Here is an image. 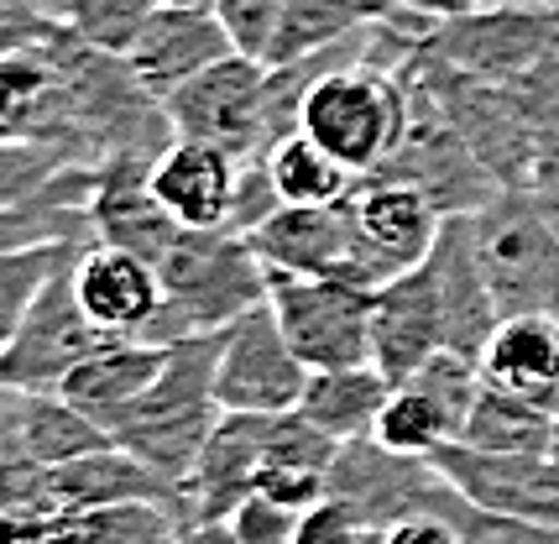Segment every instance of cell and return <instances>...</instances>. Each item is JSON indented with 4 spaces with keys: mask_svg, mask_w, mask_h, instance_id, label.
<instances>
[{
    "mask_svg": "<svg viewBox=\"0 0 559 544\" xmlns=\"http://www.w3.org/2000/svg\"><path fill=\"white\" fill-rule=\"evenodd\" d=\"M157 272H163V309L136 335L152 346L219 335L246 309L267 304V262L236 230H183Z\"/></svg>",
    "mask_w": 559,
    "mask_h": 544,
    "instance_id": "1",
    "label": "cell"
},
{
    "mask_svg": "<svg viewBox=\"0 0 559 544\" xmlns=\"http://www.w3.org/2000/svg\"><path fill=\"white\" fill-rule=\"evenodd\" d=\"M476 508L508 513V519L538 523L559 534V461L555 456H487L461 440L439 446L429 456Z\"/></svg>",
    "mask_w": 559,
    "mask_h": 544,
    "instance_id": "11",
    "label": "cell"
},
{
    "mask_svg": "<svg viewBox=\"0 0 559 544\" xmlns=\"http://www.w3.org/2000/svg\"><path fill=\"white\" fill-rule=\"evenodd\" d=\"M461 502H465V493H455L450 508H429V513H408V519L388 523V529H382V544H465L461 523H455Z\"/></svg>",
    "mask_w": 559,
    "mask_h": 544,
    "instance_id": "33",
    "label": "cell"
},
{
    "mask_svg": "<svg viewBox=\"0 0 559 544\" xmlns=\"http://www.w3.org/2000/svg\"><path fill=\"white\" fill-rule=\"evenodd\" d=\"M309 377L314 371L288 346L272 304H257L236 324L219 330L215 398L225 414H293L304 403Z\"/></svg>",
    "mask_w": 559,
    "mask_h": 544,
    "instance_id": "8",
    "label": "cell"
},
{
    "mask_svg": "<svg viewBox=\"0 0 559 544\" xmlns=\"http://www.w3.org/2000/svg\"><path fill=\"white\" fill-rule=\"evenodd\" d=\"M461 435V424L444 414V403H439L429 388H418L414 377L408 382H397L392 398L382 403V414H377V429H371V440L392 456H414V461H429L439 446H450Z\"/></svg>",
    "mask_w": 559,
    "mask_h": 544,
    "instance_id": "27",
    "label": "cell"
},
{
    "mask_svg": "<svg viewBox=\"0 0 559 544\" xmlns=\"http://www.w3.org/2000/svg\"><path fill=\"white\" fill-rule=\"evenodd\" d=\"M116 341L126 335L90 320V309L79 304V288H73V268H63L26 309V320L0 341V382L16 393H58L73 367H84L95 351L116 346Z\"/></svg>",
    "mask_w": 559,
    "mask_h": 544,
    "instance_id": "6",
    "label": "cell"
},
{
    "mask_svg": "<svg viewBox=\"0 0 559 544\" xmlns=\"http://www.w3.org/2000/svg\"><path fill=\"white\" fill-rule=\"evenodd\" d=\"M549 456H555V461H559V429H555V450H549Z\"/></svg>",
    "mask_w": 559,
    "mask_h": 544,
    "instance_id": "40",
    "label": "cell"
},
{
    "mask_svg": "<svg viewBox=\"0 0 559 544\" xmlns=\"http://www.w3.org/2000/svg\"><path fill=\"white\" fill-rule=\"evenodd\" d=\"M439 351H444V309H439V283L424 257L418 268L388 277L371 298V362L392 382H408Z\"/></svg>",
    "mask_w": 559,
    "mask_h": 544,
    "instance_id": "14",
    "label": "cell"
},
{
    "mask_svg": "<svg viewBox=\"0 0 559 544\" xmlns=\"http://www.w3.org/2000/svg\"><path fill=\"white\" fill-rule=\"evenodd\" d=\"M189 544H236V540L225 534V523H215V529H199V534H194Z\"/></svg>",
    "mask_w": 559,
    "mask_h": 544,
    "instance_id": "38",
    "label": "cell"
},
{
    "mask_svg": "<svg viewBox=\"0 0 559 544\" xmlns=\"http://www.w3.org/2000/svg\"><path fill=\"white\" fill-rule=\"evenodd\" d=\"M403 11H414L424 22H455V16H471V11H481L487 0H397Z\"/></svg>",
    "mask_w": 559,
    "mask_h": 544,
    "instance_id": "36",
    "label": "cell"
},
{
    "mask_svg": "<svg viewBox=\"0 0 559 544\" xmlns=\"http://www.w3.org/2000/svg\"><path fill=\"white\" fill-rule=\"evenodd\" d=\"M298 523H304V513L298 508H288V502H272V497L251 493L225 519V534L236 544H293L298 540Z\"/></svg>",
    "mask_w": 559,
    "mask_h": 544,
    "instance_id": "32",
    "label": "cell"
},
{
    "mask_svg": "<svg viewBox=\"0 0 559 544\" xmlns=\"http://www.w3.org/2000/svg\"><path fill=\"white\" fill-rule=\"evenodd\" d=\"M559 414L544 403H528L518 393H502L481 382V398L461 429V446L487 450V456H549L555 450Z\"/></svg>",
    "mask_w": 559,
    "mask_h": 544,
    "instance_id": "25",
    "label": "cell"
},
{
    "mask_svg": "<svg viewBox=\"0 0 559 544\" xmlns=\"http://www.w3.org/2000/svg\"><path fill=\"white\" fill-rule=\"evenodd\" d=\"M69 0H5V22H63Z\"/></svg>",
    "mask_w": 559,
    "mask_h": 544,
    "instance_id": "37",
    "label": "cell"
},
{
    "mask_svg": "<svg viewBox=\"0 0 559 544\" xmlns=\"http://www.w3.org/2000/svg\"><path fill=\"white\" fill-rule=\"evenodd\" d=\"M246 241L267 262V272L345 277V283H361V288H382V272L361 247L350 194L335 199V204H283Z\"/></svg>",
    "mask_w": 559,
    "mask_h": 544,
    "instance_id": "10",
    "label": "cell"
},
{
    "mask_svg": "<svg viewBox=\"0 0 559 544\" xmlns=\"http://www.w3.org/2000/svg\"><path fill=\"white\" fill-rule=\"evenodd\" d=\"M215 16L225 22L236 52L272 63L277 37H283V26L293 16V0H215Z\"/></svg>",
    "mask_w": 559,
    "mask_h": 544,
    "instance_id": "31",
    "label": "cell"
},
{
    "mask_svg": "<svg viewBox=\"0 0 559 544\" xmlns=\"http://www.w3.org/2000/svg\"><path fill=\"white\" fill-rule=\"evenodd\" d=\"M84 247H63V241H43V247H11L0 257V341L26 320V309L37 304V294L48 288L63 268H73V257Z\"/></svg>",
    "mask_w": 559,
    "mask_h": 544,
    "instance_id": "29",
    "label": "cell"
},
{
    "mask_svg": "<svg viewBox=\"0 0 559 544\" xmlns=\"http://www.w3.org/2000/svg\"><path fill=\"white\" fill-rule=\"evenodd\" d=\"M555 37H559V5H555Z\"/></svg>",
    "mask_w": 559,
    "mask_h": 544,
    "instance_id": "41",
    "label": "cell"
},
{
    "mask_svg": "<svg viewBox=\"0 0 559 544\" xmlns=\"http://www.w3.org/2000/svg\"><path fill=\"white\" fill-rule=\"evenodd\" d=\"M73 288L79 304L90 309V320L116 330V335H142L163 309V272L136 251L110 247V241H90L73 257Z\"/></svg>",
    "mask_w": 559,
    "mask_h": 544,
    "instance_id": "19",
    "label": "cell"
},
{
    "mask_svg": "<svg viewBox=\"0 0 559 544\" xmlns=\"http://www.w3.org/2000/svg\"><path fill=\"white\" fill-rule=\"evenodd\" d=\"M388 22H424L414 11H403L397 0H293V16L277 37V52L272 63H293V58H309V52H324L335 43H350V37H366Z\"/></svg>",
    "mask_w": 559,
    "mask_h": 544,
    "instance_id": "24",
    "label": "cell"
},
{
    "mask_svg": "<svg viewBox=\"0 0 559 544\" xmlns=\"http://www.w3.org/2000/svg\"><path fill=\"white\" fill-rule=\"evenodd\" d=\"M267 79H272V63H262V58H246V52L219 58L215 69H204L199 79H189L183 90H173L163 99L173 137L225 147L241 163H262L272 152Z\"/></svg>",
    "mask_w": 559,
    "mask_h": 544,
    "instance_id": "4",
    "label": "cell"
},
{
    "mask_svg": "<svg viewBox=\"0 0 559 544\" xmlns=\"http://www.w3.org/2000/svg\"><path fill=\"white\" fill-rule=\"evenodd\" d=\"M429 272L439 283V309H444V351L481 362L502 324V309L491 298L487 268L476 257V236H471V215H450L439 230L435 251H429Z\"/></svg>",
    "mask_w": 559,
    "mask_h": 544,
    "instance_id": "15",
    "label": "cell"
},
{
    "mask_svg": "<svg viewBox=\"0 0 559 544\" xmlns=\"http://www.w3.org/2000/svg\"><path fill=\"white\" fill-rule=\"evenodd\" d=\"M481 377L502 393H518L559 414V320L555 315L502 320L481 356Z\"/></svg>",
    "mask_w": 559,
    "mask_h": 544,
    "instance_id": "21",
    "label": "cell"
},
{
    "mask_svg": "<svg viewBox=\"0 0 559 544\" xmlns=\"http://www.w3.org/2000/svg\"><path fill=\"white\" fill-rule=\"evenodd\" d=\"M267 174L283 204H335L356 189V174L330 147H319L309 131H293L267 152Z\"/></svg>",
    "mask_w": 559,
    "mask_h": 544,
    "instance_id": "28",
    "label": "cell"
},
{
    "mask_svg": "<svg viewBox=\"0 0 559 544\" xmlns=\"http://www.w3.org/2000/svg\"><path fill=\"white\" fill-rule=\"evenodd\" d=\"M403 79H408V99H414L408 131H403V142L392 147V157L371 178L414 184L418 194H429L444 215H471V210H481V204H487L491 194H502V189H497L491 174L476 163V152L465 147V137L455 131V121L444 116V105L435 99V90L414 74H403Z\"/></svg>",
    "mask_w": 559,
    "mask_h": 544,
    "instance_id": "7",
    "label": "cell"
},
{
    "mask_svg": "<svg viewBox=\"0 0 559 544\" xmlns=\"http://www.w3.org/2000/svg\"><path fill=\"white\" fill-rule=\"evenodd\" d=\"M90 215H95V241L136 251L146 262H163L168 247L183 236V225L173 221L168 204L152 189V163L146 157H110V163H99Z\"/></svg>",
    "mask_w": 559,
    "mask_h": 544,
    "instance_id": "18",
    "label": "cell"
},
{
    "mask_svg": "<svg viewBox=\"0 0 559 544\" xmlns=\"http://www.w3.org/2000/svg\"><path fill=\"white\" fill-rule=\"evenodd\" d=\"M194 529L163 502H110L63 513L43 544H189Z\"/></svg>",
    "mask_w": 559,
    "mask_h": 544,
    "instance_id": "26",
    "label": "cell"
},
{
    "mask_svg": "<svg viewBox=\"0 0 559 544\" xmlns=\"http://www.w3.org/2000/svg\"><path fill=\"white\" fill-rule=\"evenodd\" d=\"M528 194L538 199V210L559 225V131H544L534 152V174H528Z\"/></svg>",
    "mask_w": 559,
    "mask_h": 544,
    "instance_id": "35",
    "label": "cell"
},
{
    "mask_svg": "<svg viewBox=\"0 0 559 544\" xmlns=\"http://www.w3.org/2000/svg\"><path fill=\"white\" fill-rule=\"evenodd\" d=\"M366 529L345 502H335V497H324L319 508H309L304 513V523H298V540L293 544H366Z\"/></svg>",
    "mask_w": 559,
    "mask_h": 544,
    "instance_id": "34",
    "label": "cell"
},
{
    "mask_svg": "<svg viewBox=\"0 0 559 544\" xmlns=\"http://www.w3.org/2000/svg\"><path fill=\"white\" fill-rule=\"evenodd\" d=\"M215 356L219 335H194V341L168 346V367L157 371V382L110 419L116 446L142 456L146 466H157L183 487L199 466V450L210 446L219 414H225L215 398Z\"/></svg>",
    "mask_w": 559,
    "mask_h": 544,
    "instance_id": "2",
    "label": "cell"
},
{
    "mask_svg": "<svg viewBox=\"0 0 559 544\" xmlns=\"http://www.w3.org/2000/svg\"><path fill=\"white\" fill-rule=\"evenodd\" d=\"M277 414H219L210 446L199 450V466L189 476V508L194 534L225 523L246 497L257 493V471L267 456V435Z\"/></svg>",
    "mask_w": 559,
    "mask_h": 544,
    "instance_id": "16",
    "label": "cell"
},
{
    "mask_svg": "<svg viewBox=\"0 0 559 544\" xmlns=\"http://www.w3.org/2000/svg\"><path fill=\"white\" fill-rule=\"evenodd\" d=\"M555 48V5H481L455 22H435L418 37L424 58L491 84H512Z\"/></svg>",
    "mask_w": 559,
    "mask_h": 544,
    "instance_id": "9",
    "label": "cell"
},
{
    "mask_svg": "<svg viewBox=\"0 0 559 544\" xmlns=\"http://www.w3.org/2000/svg\"><path fill=\"white\" fill-rule=\"evenodd\" d=\"M163 5H199V11H215V0H163Z\"/></svg>",
    "mask_w": 559,
    "mask_h": 544,
    "instance_id": "39",
    "label": "cell"
},
{
    "mask_svg": "<svg viewBox=\"0 0 559 544\" xmlns=\"http://www.w3.org/2000/svg\"><path fill=\"white\" fill-rule=\"evenodd\" d=\"M236 43L215 11L199 5H157V16L142 26V37L126 52V69L136 74L152 99H168L173 90H183L189 79L204 69H215L219 58H230Z\"/></svg>",
    "mask_w": 559,
    "mask_h": 544,
    "instance_id": "13",
    "label": "cell"
},
{
    "mask_svg": "<svg viewBox=\"0 0 559 544\" xmlns=\"http://www.w3.org/2000/svg\"><path fill=\"white\" fill-rule=\"evenodd\" d=\"M157 5H163V0H69L63 26H69L84 48L126 58L131 43L142 37V26L157 16Z\"/></svg>",
    "mask_w": 559,
    "mask_h": 544,
    "instance_id": "30",
    "label": "cell"
},
{
    "mask_svg": "<svg viewBox=\"0 0 559 544\" xmlns=\"http://www.w3.org/2000/svg\"><path fill=\"white\" fill-rule=\"evenodd\" d=\"M110 446V429L73 409L63 393H16L5 388V456H26L37 466H63Z\"/></svg>",
    "mask_w": 559,
    "mask_h": 544,
    "instance_id": "20",
    "label": "cell"
},
{
    "mask_svg": "<svg viewBox=\"0 0 559 544\" xmlns=\"http://www.w3.org/2000/svg\"><path fill=\"white\" fill-rule=\"evenodd\" d=\"M350 210H356V230H361L366 257L377 262L382 283L397 272L418 268L429 251H435L439 230H444V210L429 194H418L414 184H397V178H356L350 189Z\"/></svg>",
    "mask_w": 559,
    "mask_h": 544,
    "instance_id": "12",
    "label": "cell"
},
{
    "mask_svg": "<svg viewBox=\"0 0 559 544\" xmlns=\"http://www.w3.org/2000/svg\"><path fill=\"white\" fill-rule=\"evenodd\" d=\"M392 382L388 371L377 367V362H361V367H330V371H314L309 377V388H304V403H298V414L324 429L330 440H366L371 429H377V414H382V403L392 398Z\"/></svg>",
    "mask_w": 559,
    "mask_h": 544,
    "instance_id": "23",
    "label": "cell"
},
{
    "mask_svg": "<svg viewBox=\"0 0 559 544\" xmlns=\"http://www.w3.org/2000/svg\"><path fill=\"white\" fill-rule=\"evenodd\" d=\"M241 157L210 142H189L173 137L163 157L152 163V189L168 204V215L183 230H225L230 210H236V189H241Z\"/></svg>",
    "mask_w": 559,
    "mask_h": 544,
    "instance_id": "17",
    "label": "cell"
},
{
    "mask_svg": "<svg viewBox=\"0 0 559 544\" xmlns=\"http://www.w3.org/2000/svg\"><path fill=\"white\" fill-rule=\"evenodd\" d=\"M371 298H377V288L345 283V277L267 272L272 315L309 371L371 362Z\"/></svg>",
    "mask_w": 559,
    "mask_h": 544,
    "instance_id": "5",
    "label": "cell"
},
{
    "mask_svg": "<svg viewBox=\"0 0 559 544\" xmlns=\"http://www.w3.org/2000/svg\"><path fill=\"white\" fill-rule=\"evenodd\" d=\"M471 236L502 320L512 315L559 320V225L538 210L528 189H502L481 210H471Z\"/></svg>",
    "mask_w": 559,
    "mask_h": 544,
    "instance_id": "3",
    "label": "cell"
},
{
    "mask_svg": "<svg viewBox=\"0 0 559 544\" xmlns=\"http://www.w3.org/2000/svg\"><path fill=\"white\" fill-rule=\"evenodd\" d=\"M168 367V346H152V341H116V346L95 351L84 367L69 371V382L58 388V393L69 398L73 409H84L95 424L110 429V419L121 414L126 403H136V398L157 382V371Z\"/></svg>",
    "mask_w": 559,
    "mask_h": 544,
    "instance_id": "22",
    "label": "cell"
}]
</instances>
